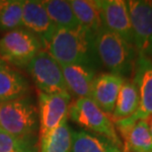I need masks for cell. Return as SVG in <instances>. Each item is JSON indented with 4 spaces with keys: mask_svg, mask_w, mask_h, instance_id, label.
I'll return each instance as SVG.
<instances>
[{
    "mask_svg": "<svg viewBox=\"0 0 152 152\" xmlns=\"http://www.w3.org/2000/svg\"><path fill=\"white\" fill-rule=\"evenodd\" d=\"M132 75V81L138 90V109L130 118L117 121L115 124H132L137 121L148 120L152 115V61L138 54Z\"/></svg>",
    "mask_w": 152,
    "mask_h": 152,
    "instance_id": "cell-9",
    "label": "cell"
},
{
    "mask_svg": "<svg viewBox=\"0 0 152 152\" xmlns=\"http://www.w3.org/2000/svg\"><path fill=\"white\" fill-rule=\"evenodd\" d=\"M71 105L70 93L39 95V138L41 139L67 121Z\"/></svg>",
    "mask_w": 152,
    "mask_h": 152,
    "instance_id": "cell-8",
    "label": "cell"
},
{
    "mask_svg": "<svg viewBox=\"0 0 152 152\" xmlns=\"http://www.w3.org/2000/svg\"><path fill=\"white\" fill-rule=\"evenodd\" d=\"M6 66H7V64H6V62L4 61V60H2L1 58H0V68L6 67Z\"/></svg>",
    "mask_w": 152,
    "mask_h": 152,
    "instance_id": "cell-24",
    "label": "cell"
},
{
    "mask_svg": "<svg viewBox=\"0 0 152 152\" xmlns=\"http://www.w3.org/2000/svg\"><path fill=\"white\" fill-rule=\"evenodd\" d=\"M42 48L39 39L34 34L24 28L16 29L0 39V58L13 65L26 67Z\"/></svg>",
    "mask_w": 152,
    "mask_h": 152,
    "instance_id": "cell-5",
    "label": "cell"
},
{
    "mask_svg": "<svg viewBox=\"0 0 152 152\" xmlns=\"http://www.w3.org/2000/svg\"><path fill=\"white\" fill-rule=\"evenodd\" d=\"M71 7L81 28L96 36L103 28L102 17L97 1L93 0H71Z\"/></svg>",
    "mask_w": 152,
    "mask_h": 152,
    "instance_id": "cell-17",
    "label": "cell"
},
{
    "mask_svg": "<svg viewBox=\"0 0 152 152\" xmlns=\"http://www.w3.org/2000/svg\"><path fill=\"white\" fill-rule=\"evenodd\" d=\"M97 3L101 12L103 27L133 45L132 22L126 1L100 0Z\"/></svg>",
    "mask_w": 152,
    "mask_h": 152,
    "instance_id": "cell-11",
    "label": "cell"
},
{
    "mask_svg": "<svg viewBox=\"0 0 152 152\" xmlns=\"http://www.w3.org/2000/svg\"><path fill=\"white\" fill-rule=\"evenodd\" d=\"M30 91L28 80L9 67L0 68V103L24 98Z\"/></svg>",
    "mask_w": 152,
    "mask_h": 152,
    "instance_id": "cell-16",
    "label": "cell"
},
{
    "mask_svg": "<svg viewBox=\"0 0 152 152\" xmlns=\"http://www.w3.org/2000/svg\"><path fill=\"white\" fill-rule=\"evenodd\" d=\"M68 117L72 121L97 135L109 139L123 149V142L115 124L91 98H78L70 105Z\"/></svg>",
    "mask_w": 152,
    "mask_h": 152,
    "instance_id": "cell-4",
    "label": "cell"
},
{
    "mask_svg": "<svg viewBox=\"0 0 152 152\" xmlns=\"http://www.w3.org/2000/svg\"><path fill=\"white\" fill-rule=\"evenodd\" d=\"M139 106L138 90L132 79H124L123 86L118 95L115 109L110 115L112 121L126 120L135 114Z\"/></svg>",
    "mask_w": 152,
    "mask_h": 152,
    "instance_id": "cell-15",
    "label": "cell"
},
{
    "mask_svg": "<svg viewBox=\"0 0 152 152\" xmlns=\"http://www.w3.org/2000/svg\"><path fill=\"white\" fill-rule=\"evenodd\" d=\"M72 144V130L67 121L39 139V152H70Z\"/></svg>",
    "mask_w": 152,
    "mask_h": 152,
    "instance_id": "cell-20",
    "label": "cell"
},
{
    "mask_svg": "<svg viewBox=\"0 0 152 152\" xmlns=\"http://www.w3.org/2000/svg\"><path fill=\"white\" fill-rule=\"evenodd\" d=\"M95 50L99 61L109 73L129 79L133 74L138 53L134 45L104 27L95 36Z\"/></svg>",
    "mask_w": 152,
    "mask_h": 152,
    "instance_id": "cell-2",
    "label": "cell"
},
{
    "mask_svg": "<svg viewBox=\"0 0 152 152\" xmlns=\"http://www.w3.org/2000/svg\"><path fill=\"white\" fill-rule=\"evenodd\" d=\"M123 138L124 152H152V135L147 120L132 124H115Z\"/></svg>",
    "mask_w": 152,
    "mask_h": 152,
    "instance_id": "cell-13",
    "label": "cell"
},
{
    "mask_svg": "<svg viewBox=\"0 0 152 152\" xmlns=\"http://www.w3.org/2000/svg\"><path fill=\"white\" fill-rule=\"evenodd\" d=\"M22 23L24 29L39 39L44 48H47L57 30L42 2L39 0H24Z\"/></svg>",
    "mask_w": 152,
    "mask_h": 152,
    "instance_id": "cell-10",
    "label": "cell"
},
{
    "mask_svg": "<svg viewBox=\"0 0 152 152\" xmlns=\"http://www.w3.org/2000/svg\"><path fill=\"white\" fill-rule=\"evenodd\" d=\"M24 0H0V30L6 33L23 27Z\"/></svg>",
    "mask_w": 152,
    "mask_h": 152,
    "instance_id": "cell-21",
    "label": "cell"
},
{
    "mask_svg": "<svg viewBox=\"0 0 152 152\" xmlns=\"http://www.w3.org/2000/svg\"><path fill=\"white\" fill-rule=\"evenodd\" d=\"M0 129L17 137H36L39 110L26 97L0 103Z\"/></svg>",
    "mask_w": 152,
    "mask_h": 152,
    "instance_id": "cell-3",
    "label": "cell"
},
{
    "mask_svg": "<svg viewBox=\"0 0 152 152\" xmlns=\"http://www.w3.org/2000/svg\"><path fill=\"white\" fill-rule=\"evenodd\" d=\"M47 48L60 65L80 64L95 70L99 62L95 36L81 27L57 29Z\"/></svg>",
    "mask_w": 152,
    "mask_h": 152,
    "instance_id": "cell-1",
    "label": "cell"
},
{
    "mask_svg": "<svg viewBox=\"0 0 152 152\" xmlns=\"http://www.w3.org/2000/svg\"><path fill=\"white\" fill-rule=\"evenodd\" d=\"M147 123H148V126H149L150 133H151V135H152V115L147 120Z\"/></svg>",
    "mask_w": 152,
    "mask_h": 152,
    "instance_id": "cell-23",
    "label": "cell"
},
{
    "mask_svg": "<svg viewBox=\"0 0 152 152\" xmlns=\"http://www.w3.org/2000/svg\"><path fill=\"white\" fill-rule=\"evenodd\" d=\"M53 23L57 29H75L79 24L76 19L70 1L65 0H44L42 1Z\"/></svg>",
    "mask_w": 152,
    "mask_h": 152,
    "instance_id": "cell-19",
    "label": "cell"
},
{
    "mask_svg": "<svg viewBox=\"0 0 152 152\" xmlns=\"http://www.w3.org/2000/svg\"><path fill=\"white\" fill-rule=\"evenodd\" d=\"M121 149L109 139L90 132H72L70 152H114Z\"/></svg>",
    "mask_w": 152,
    "mask_h": 152,
    "instance_id": "cell-18",
    "label": "cell"
},
{
    "mask_svg": "<svg viewBox=\"0 0 152 152\" xmlns=\"http://www.w3.org/2000/svg\"><path fill=\"white\" fill-rule=\"evenodd\" d=\"M39 93H69L61 66L48 51L41 50L25 67Z\"/></svg>",
    "mask_w": 152,
    "mask_h": 152,
    "instance_id": "cell-6",
    "label": "cell"
},
{
    "mask_svg": "<svg viewBox=\"0 0 152 152\" xmlns=\"http://www.w3.org/2000/svg\"><path fill=\"white\" fill-rule=\"evenodd\" d=\"M124 81L123 77L109 72L96 76L93 81L90 98L109 117L115 109Z\"/></svg>",
    "mask_w": 152,
    "mask_h": 152,
    "instance_id": "cell-12",
    "label": "cell"
},
{
    "mask_svg": "<svg viewBox=\"0 0 152 152\" xmlns=\"http://www.w3.org/2000/svg\"><path fill=\"white\" fill-rule=\"evenodd\" d=\"M68 92L78 98H90L95 70L80 64L60 65Z\"/></svg>",
    "mask_w": 152,
    "mask_h": 152,
    "instance_id": "cell-14",
    "label": "cell"
},
{
    "mask_svg": "<svg viewBox=\"0 0 152 152\" xmlns=\"http://www.w3.org/2000/svg\"><path fill=\"white\" fill-rule=\"evenodd\" d=\"M114 152H124V151L121 150V149H117V150H115V151H114Z\"/></svg>",
    "mask_w": 152,
    "mask_h": 152,
    "instance_id": "cell-25",
    "label": "cell"
},
{
    "mask_svg": "<svg viewBox=\"0 0 152 152\" xmlns=\"http://www.w3.org/2000/svg\"><path fill=\"white\" fill-rule=\"evenodd\" d=\"M36 137H17L0 129V152H38Z\"/></svg>",
    "mask_w": 152,
    "mask_h": 152,
    "instance_id": "cell-22",
    "label": "cell"
},
{
    "mask_svg": "<svg viewBox=\"0 0 152 152\" xmlns=\"http://www.w3.org/2000/svg\"><path fill=\"white\" fill-rule=\"evenodd\" d=\"M136 51L152 61V1H126Z\"/></svg>",
    "mask_w": 152,
    "mask_h": 152,
    "instance_id": "cell-7",
    "label": "cell"
}]
</instances>
